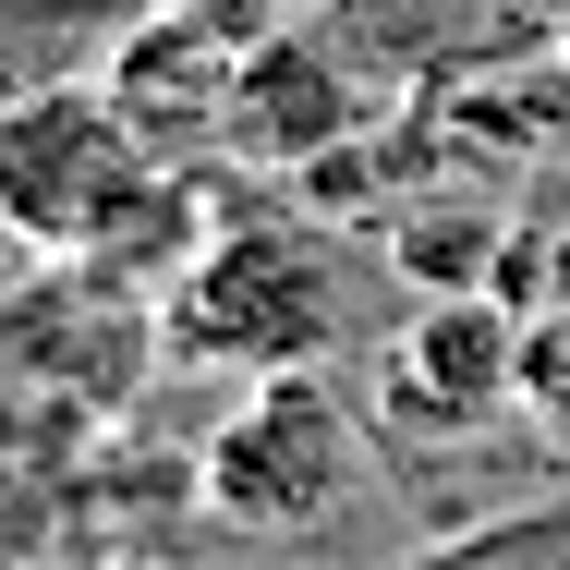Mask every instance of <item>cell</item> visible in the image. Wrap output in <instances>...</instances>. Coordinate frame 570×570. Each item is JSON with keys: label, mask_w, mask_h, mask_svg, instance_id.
Listing matches in <instances>:
<instances>
[{"label": "cell", "mask_w": 570, "mask_h": 570, "mask_svg": "<svg viewBox=\"0 0 570 570\" xmlns=\"http://www.w3.org/2000/svg\"><path fill=\"white\" fill-rule=\"evenodd\" d=\"M352 328V255L316 207H267L219 219L158 292V341L170 364L207 376H279V364H328Z\"/></svg>", "instance_id": "6da1fadb"}, {"label": "cell", "mask_w": 570, "mask_h": 570, "mask_svg": "<svg viewBox=\"0 0 570 570\" xmlns=\"http://www.w3.org/2000/svg\"><path fill=\"white\" fill-rule=\"evenodd\" d=\"M364 425H352V401L328 389V364H279V376H243V401H230L219 425H207V450H195V498H207V522L230 534H328L364 510Z\"/></svg>", "instance_id": "7a4b0ae2"}, {"label": "cell", "mask_w": 570, "mask_h": 570, "mask_svg": "<svg viewBox=\"0 0 570 570\" xmlns=\"http://www.w3.org/2000/svg\"><path fill=\"white\" fill-rule=\"evenodd\" d=\"M158 183L170 170L134 146V121L98 86H37L0 110V230L49 267H98Z\"/></svg>", "instance_id": "3957f363"}, {"label": "cell", "mask_w": 570, "mask_h": 570, "mask_svg": "<svg viewBox=\"0 0 570 570\" xmlns=\"http://www.w3.org/2000/svg\"><path fill=\"white\" fill-rule=\"evenodd\" d=\"M376 401L425 438H473L522 401V304L510 292H413V316L389 328Z\"/></svg>", "instance_id": "277c9868"}, {"label": "cell", "mask_w": 570, "mask_h": 570, "mask_svg": "<svg viewBox=\"0 0 570 570\" xmlns=\"http://www.w3.org/2000/svg\"><path fill=\"white\" fill-rule=\"evenodd\" d=\"M230 73H243V37H230L219 12H195V0H146V12L121 24L98 98L134 121V146H146L158 170H183V158L230 146Z\"/></svg>", "instance_id": "5b68a950"}, {"label": "cell", "mask_w": 570, "mask_h": 570, "mask_svg": "<svg viewBox=\"0 0 570 570\" xmlns=\"http://www.w3.org/2000/svg\"><path fill=\"white\" fill-rule=\"evenodd\" d=\"M364 146V73L341 61V37L316 12L243 37V73H230V158L255 170H328Z\"/></svg>", "instance_id": "8992f818"}, {"label": "cell", "mask_w": 570, "mask_h": 570, "mask_svg": "<svg viewBox=\"0 0 570 570\" xmlns=\"http://www.w3.org/2000/svg\"><path fill=\"white\" fill-rule=\"evenodd\" d=\"M510 243L522 230L498 219L485 195H425L413 219L389 230V279L401 292H498L510 279Z\"/></svg>", "instance_id": "52a82bcc"}, {"label": "cell", "mask_w": 570, "mask_h": 570, "mask_svg": "<svg viewBox=\"0 0 570 570\" xmlns=\"http://www.w3.org/2000/svg\"><path fill=\"white\" fill-rule=\"evenodd\" d=\"M389 570H570V498H522V510L461 522V534H438V547H413Z\"/></svg>", "instance_id": "ba28073f"}, {"label": "cell", "mask_w": 570, "mask_h": 570, "mask_svg": "<svg viewBox=\"0 0 570 570\" xmlns=\"http://www.w3.org/2000/svg\"><path fill=\"white\" fill-rule=\"evenodd\" d=\"M522 24H547V37H570V0H510Z\"/></svg>", "instance_id": "9c48e42d"}, {"label": "cell", "mask_w": 570, "mask_h": 570, "mask_svg": "<svg viewBox=\"0 0 570 570\" xmlns=\"http://www.w3.org/2000/svg\"><path fill=\"white\" fill-rule=\"evenodd\" d=\"M559 73H570V37H559Z\"/></svg>", "instance_id": "30bf717a"}]
</instances>
